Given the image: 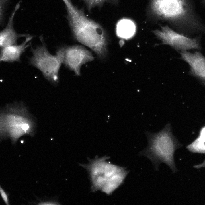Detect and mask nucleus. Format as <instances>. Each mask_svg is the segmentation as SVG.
Wrapping results in <instances>:
<instances>
[{
  "label": "nucleus",
  "instance_id": "f257e3e1",
  "mask_svg": "<svg viewBox=\"0 0 205 205\" xmlns=\"http://www.w3.org/2000/svg\"><path fill=\"white\" fill-rule=\"evenodd\" d=\"M148 11L153 17L168 22L184 35L205 34V24L196 11L194 0H150Z\"/></svg>",
  "mask_w": 205,
  "mask_h": 205
},
{
  "label": "nucleus",
  "instance_id": "f03ea898",
  "mask_svg": "<svg viewBox=\"0 0 205 205\" xmlns=\"http://www.w3.org/2000/svg\"><path fill=\"white\" fill-rule=\"evenodd\" d=\"M62 0L65 6L67 18L74 39L91 48L99 58L104 59L109 42L106 30L100 24L87 17L83 8H78L71 0Z\"/></svg>",
  "mask_w": 205,
  "mask_h": 205
},
{
  "label": "nucleus",
  "instance_id": "7ed1b4c3",
  "mask_svg": "<svg viewBox=\"0 0 205 205\" xmlns=\"http://www.w3.org/2000/svg\"><path fill=\"white\" fill-rule=\"evenodd\" d=\"M36 121L22 102H15L0 108V142L10 139L15 144L22 136H34Z\"/></svg>",
  "mask_w": 205,
  "mask_h": 205
},
{
  "label": "nucleus",
  "instance_id": "20e7f679",
  "mask_svg": "<svg viewBox=\"0 0 205 205\" xmlns=\"http://www.w3.org/2000/svg\"><path fill=\"white\" fill-rule=\"evenodd\" d=\"M170 123H167L159 131L153 133L146 131L148 145L141 151L139 155L147 157L153 163L155 169L158 170L160 164L163 163L171 169L173 173L177 169L174 160V154L182 145L172 133Z\"/></svg>",
  "mask_w": 205,
  "mask_h": 205
},
{
  "label": "nucleus",
  "instance_id": "39448f33",
  "mask_svg": "<svg viewBox=\"0 0 205 205\" xmlns=\"http://www.w3.org/2000/svg\"><path fill=\"white\" fill-rule=\"evenodd\" d=\"M109 158L106 155L92 159L89 158L88 164H80L89 173L91 191L100 190L103 192L110 190L124 181L128 173L126 168L107 161Z\"/></svg>",
  "mask_w": 205,
  "mask_h": 205
},
{
  "label": "nucleus",
  "instance_id": "423d86ee",
  "mask_svg": "<svg viewBox=\"0 0 205 205\" xmlns=\"http://www.w3.org/2000/svg\"><path fill=\"white\" fill-rule=\"evenodd\" d=\"M40 39L42 45L31 48L32 57L29 58L30 65L40 71L44 77L54 85L59 81V71L64 59L65 46H59L54 55L49 52L43 38Z\"/></svg>",
  "mask_w": 205,
  "mask_h": 205
},
{
  "label": "nucleus",
  "instance_id": "0eeeda50",
  "mask_svg": "<svg viewBox=\"0 0 205 205\" xmlns=\"http://www.w3.org/2000/svg\"><path fill=\"white\" fill-rule=\"evenodd\" d=\"M153 32L162 41V44L170 46L176 50H202L201 45L202 34L192 38L177 32L168 26H162L160 30Z\"/></svg>",
  "mask_w": 205,
  "mask_h": 205
},
{
  "label": "nucleus",
  "instance_id": "6e6552de",
  "mask_svg": "<svg viewBox=\"0 0 205 205\" xmlns=\"http://www.w3.org/2000/svg\"><path fill=\"white\" fill-rule=\"evenodd\" d=\"M94 59L91 52L83 46H65L63 63L66 67L73 71L75 75L79 76L81 66Z\"/></svg>",
  "mask_w": 205,
  "mask_h": 205
},
{
  "label": "nucleus",
  "instance_id": "1a4fd4ad",
  "mask_svg": "<svg viewBox=\"0 0 205 205\" xmlns=\"http://www.w3.org/2000/svg\"><path fill=\"white\" fill-rule=\"evenodd\" d=\"M200 51L191 52L186 50H181V58L188 64L189 74L205 87V56Z\"/></svg>",
  "mask_w": 205,
  "mask_h": 205
},
{
  "label": "nucleus",
  "instance_id": "9d476101",
  "mask_svg": "<svg viewBox=\"0 0 205 205\" xmlns=\"http://www.w3.org/2000/svg\"><path fill=\"white\" fill-rule=\"evenodd\" d=\"M20 2L15 5L9 17L7 24L2 30L0 31V47L3 48L17 44L18 39L22 37H26L29 34H20L15 30L13 26V20L15 15L20 7Z\"/></svg>",
  "mask_w": 205,
  "mask_h": 205
},
{
  "label": "nucleus",
  "instance_id": "9b49d317",
  "mask_svg": "<svg viewBox=\"0 0 205 205\" xmlns=\"http://www.w3.org/2000/svg\"><path fill=\"white\" fill-rule=\"evenodd\" d=\"M33 37L30 35L26 37L21 44L2 48L0 50V62H20L21 56L30 46L29 42Z\"/></svg>",
  "mask_w": 205,
  "mask_h": 205
},
{
  "label": "nucleus",
  "instance_id": "f8f14e48",
  "mask_svg": "<svg viewBox=\"0 0 205 205\" xmlns=\"http://www.w3.org/2000/svg\"><path fill=\"white\" fill-rule=\"evenodd\" d=\"M136 30L135 23L129 19H121L116 24V34L121 39L127 40L131 38L135 34Z\"/></svg>",
  "mask_w": 205,
  "mask_h": 205
},
{
  "label": "nucleus",
  "instance_id": "ddd939ff",
  "mask_svg": "<svg viewBox=\"0 0 205 205\" xmlns=\"http://www.w3.org/2000/svg\"><path fill=\"white\" fill-rule=\"evenodd\" d=\"M186 148L192 152L205 153V138L198 136L193 142L187 146Z\"/></svg>",
  "mask_w": 205,
  "mask_h": 205
},
{
  "label": "nucleus",
  "instance_id": "4468645a",
  "mask_svg": "<svg viewBox=\"0 0 205 205\" xmlns=\"http://www.w3.org/2000/svg\"><path fill=\"white\" fill-rule=\"evenodd\" d=\"M85 3L89 11L95 7H101L106 2L113 5H117L119 0H83Z\"/></svg>",
  "mask_w": 205,
  "mask_h": 205
},
{
  "label": "nucleus",
  "instance_id": "2eb2a0df",
  "mask_svg": "<svg viewBox=\"0 0 205 205\" xmlns=\"http://www.w3.org/2000/svg\"><path fill=\"white\" fill-rule=\"evenodd\" d=\"M9 0H0V22L2 21L5 9Z\"/></svg>",
  "mask_w": 205,
  "mask_h": 205
},
{
  "label": "nucleus",
  "instance_id": "dca6fc26",
  "mask_svg": "<svg viewBox=\"0 0 205 205\" xmlns=\"http://www.w3.org/2000/svg\"><path fill=\"white\" fill-rule=\"evenodd\" d=\"M0 194L3 200L7 205H9V200L7 193L0 185Z\"/></svg>",
  "mask_w": 205,
  "mask_h": 205
},
{
  "label": "nucleus",
  "instance_id": "f3484780",
  "mask_svg": "<svg viewBox=\"0 0 205 205\" xmlns=\"http://www.w3.org/2000/svg\"><path fill=\"white\" fill-rule=\"evenodd\" d=\"M198 136L202 138H205V126L200 130Z\"/></svg>",
  "mask_w": 205,
  "mask_h": 205
},
{
  "label": "nucleus",
  "instance_id": "a211bd4d",
  "mask_svg": "<svg viewBox=\"0 0 205 205\" xmlns=\"http://www.w3.org/2000/svg\"><path fill=\"white\" fill-rule=\"evenodd\" d=\"M204 167H205V160L202 163L194 166V167L197 168H199Z\"/></svg>",
  "mask_w": 205,
  "mask_h": 205
},
{
  "label": "nucleus",
  "instance_id": "6ab92c4d",
  "mask_svg": "<svg viewBox=\"0 0 205 205\" xmlns=\"http://www.w3.org/2000/svg\"><path fill=\"white\" fill-rule=\"evenodd\" d=\"M203 5L205 7V0H199Z\"/></svg>",
  "mask_w": 205,
  "mask_h": 205
},
{
  "label": "nucleus",
  "instance_id": "aec40b11",
  "mask_svg": "<svg viewBox=\"0 0 205 205\" xmlns=\"http://www.w3.org/2000/svg\"></svg>",
  "mask_w": 205,
  "mask_h": 205
}]
</instances>
